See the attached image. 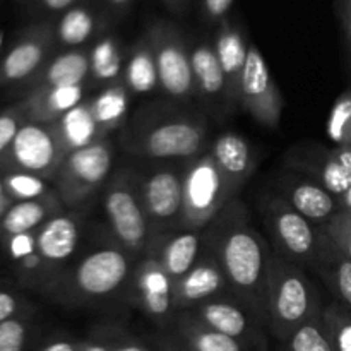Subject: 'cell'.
<instances>
[{
    "label": "cell",
    "mask_w": 351,
    "mask_h": 351,
    "mask_svg": "<svg viewBox=\"0 0 351 351\" xmlns=\"http://www.w3.org/2000/svg\"><path fill=\"white\" fill-rule=\"evenodd\" d=\"M204 247L215 254L232 295L266 328V295L273 249L233 199L204 228ZM267 331V329H266Z\"/></svg>",
    "instance_id": "6da1fadb"
},
{
    "label": "cell",
    "mask_w": 351,
    "mask_h": 351,
    "mask_svg": "<svg viewBox=\"0 0 351 351\" xmlns=\"http://www.w3.org/2000/svg\"><path fill=\"white\" fill-rule=\"evenodd\" d=\"M122 143L136 156L180 163L206 153L211 144L204 117L170 103L143 106L125 122Z\"/></svg>",
    "instance_id": "7a4b0ae2"
},
{
    "label": "cell",
    "mask_w": 351,
    "mask_h": 351,
    "mask_svg": "<svg viewBox=\"0 0 351 351\" xmlns=\"http://www.w3.org/2000/svg\"><path fill=\"white\" fill-rule=\"evenodd\" d=\"M137 261L119 243L98 247L71 267H64L45 285L40 295L64 307H86L106 302L125 291Z\"/></svg>",
    "instance_id": "3957f363"
},
{
    "label": "cell",
    "mask_w": 351,
    "mask_h": 351,
    "mask_svg": "<svg viewBox=\"0 0 351 351\" xmlns=\"http://www.w3.org/2000/svg\"><path fill=\"white\" fill-rule=\"evenodd\" d=\"M324 311L304 267L273 254L266 295V329L283 343L293 331Z\"/></svg>",
    "instance_id": "277c9868"
},
{
    "label": "cell",
    "mask_w": 351,
    "mask_h": 351,
    "mask_svg": "<svg viewBox=\"0 0 351 351\" xmlns=\"http://www.w3.org/2000/svg\"><path fill=\"white\" fill-rule=\"evenodd\" d=\"M103 209L115 243L137 259L147 256L154 235L141 201L137 171L122 168L110 177L103 189Z\"/></svg>",
    "instance_id": "5b68a950"
},
{
    "label": "cell",
    "mask_w": 351,
    "mask_h": 351,
    "mask_svg": "<svg viewBox=\"0 0 351 351\" xmlns=\"http://www.w3.org/2000/svg\"><path fill=\"white\" fill-rule=\"evenodd\" d=\"M113 156V144L106 137L64 158L51 185L67 211L84 209L106 187L112 177Z\"/></svg>",
    "instance_id": "8992f818"
},
{
    "label": "cell",
    "mask_w": 351,
    "mask_h": 351,
    "mask_svg": "<svg viewBox=\"0 0 351 351\" xmlns=\"http://www.w3.org/2000/svg\"><path fill=\"white\" fill-rule=\"evenodd\" d=\"M239 192L230 185L209 151L184 161L180 228L204 230Z\"/></svg>",
    "instance_id": "52a82bcc"
},
{
    "label": "cell",
    "mask_w": 351,
    "mask_h": 351,
    "mask_svg": "<svg viewBox=\"0 0 351 351\" xmlns=\"http://www.w3.org/2000/svg\"><path fill=\"white\" fill-rule=\"evenodd\" d=\"M146 34L153 45L161 91L173 101L189 103L195 98V84L191 48L184 33L171 21L154 19L146 27Z\"/></svg>",
    "instance_id": "ba28073f"
},
{
    "label": "cell",
    "mask_w": 351,
    "mask_h": 351,
    "mask_svg": "<svg viewBox=\"0 0 351 351\" xmlns=\"http://www.w3.org/2000/svg\"><path fill=\"white\" fill-rule=\"evenodd\" d=\"M261 209L274 252L300 267H311L321 237L319 226L295 211L280 194L266 195Z\"/></svg>",
    "instance_id": "9c48e42d"
},
{
    "label": "cell",
    "mask_w": 351,
    "mask_h": 351,
    "mask_svg": "<svg viewBox=\"0 0 351 351\" xmlns=\"http://www.w3.org/2000/svg\"><path fill=\"white\" fill-rule=\"evenodd\" d=\"M67 151L58 139L53 123H40L26 120L21 125L5 160L0 165L2 171H24L36 175L47 182H53Z\"/></svg>",
    "instance_id": "30bf717a"
},
{
    "label": "cell",
    "mask_w": 351,
    "mask_h": 351,
    "mask_svg": "<svg viewBox=\"0 0 351 351\" xmlns=\"http://www.w3.org/2000/svg\"><path fill=\"white\" fill-rule=\"evenodd\" d=\"M158 165L146 173H139V194L149 219L154 240L180 228L184 208V161L175 167Z\"/></svg>",
    "instance_id": "8fae6325"
},
{
    "label": "cell",
    "mask_w": 351,
    "mask_h": 351,
    "mask_svg": "<svg viewBox=\"0 0 351 351\" xmlns=\"http://www.w3.org/2000/svg\"><path fill=\"white\" fill-rule=\"evenodd\" d=\"M125 297L161 331H167L173 324L177 315L173 305V281L151 254L137 261L125 287Z\"/></svg>",
    "instance_id": "7c38bea8"
},
{
    "label": "cell",
    "mask_w": 351,
    "mask_h": 351,
    "mask_svg": "<svg viewBox=\"0 0 351 351\" xmlns=\"http://www.w3.org/2000/svg\"><path fill=\"white\" fill-rule=\"evenodd\" d=\"M53 21H40L21 31L0 58V86H24L57 53Z\"/></svg>",
    "instance_id": "4fadbf2b"
},
{
    "label": "cell",
    "mask_w": 351,
    "mask_h": 351,
    "mask_svg": "<svg viewBox=\"0 0 351 351\" xmlns=\"http://www.w3.org/2000/svg\"><path fill=\"white\" fill-rule=\"evenodd\" d=\"M239 106L245 110L257 123L278 129L283 113V96L259 48L250 41L240 81Z\"/></svg>",
    "instance_id": "5bb4252c"
},
{
    "label": "cell",
    "mask_w": 351,
    "mask_h": 351,
    "mask_svg": "<svg viewBox=\"0 0 351 351\" xmlns=\"http://www.w3.org/2000/svg\"><path fill=\"white\" fill-rule=\"evenodd\" d=\"M191 312L209 328L235 339L247 351L267 350L266 328L233 295L206 302L191 308Z\"/></svg>",
    "instance_id": "9a60e30c"
},
{
    "label": "cell",
    "mask_w": 351,
    "mask_h": 351,
    "mask_svg": "<svg viewBox=\"0 0 351 351\" xmlns=\"http://www.w3.org/2000/svg\"><path fill=\"white\" fill-rule=\"evenodd\" d=\"M232 295L225 273L211 250L204 247L195 266L184 278L173 283L175 312L191 311L215 298Z\"/></svg>",
    "instance_id": "2e32d148"
},
{
    "label": "cell",
    "mask_w": 351,
    "mask_h": 351,
    "mask_svg": "<svg viewBox=\"0 0 351 351\" xmlns=\"http://www.w3.org/2000/svg\"><path fill=\"white\" fill-rule=\"evenodd\" d=\"M84 216V209H65L36 230V252L53 278L67 267V263L74 256L82 235Z\"/></svg>",
    "instance_id": "e0dca14e"
},
{
    "label": "cell",
    "mask_w": 351,
    "mask_h": 351,
    "mask_svg": "<svg viewBox=\"0 0 351 351\" xmlns=\"http://www.w3.org/2000/svg\"><path fill=\"white\" fill-rule=\"evenodd\" d=\"M285 165L293 173L311 178L312 182L331 192L336 199L351 187V173L341 167L335 151L322 144L295 146L285 156Z\"/></svg>",
    "instance_id": "ac0fdd59"
},
{
    "label": "cell",
    "mask_w": 351,
    "mask_h": 351,
    "mask_svg": "<svg viewBox=\"0 0 351 351\" xmlns=\"http://www.w3.org/2000/svg\"><path fill=\"white\" fill-rule=\"evenodd\" d=\"M53 24L57 48L74 50L95 43L98 38L108 33L110 24L113 23L98 0H84L60 14Z\"/></svg>",
    "instance_id": "d6986e66"
},
{
    "label": "cell",
    "mask_w": 351,
    "mask_h": 351,
    "mask_svg": "<svg viewBox=\"0 0 351 351\" xmlns=\"http://www.w3.org/2000/svg\"><path fill=\"white\" fill-rule=\"evenodd\" d=\"M249 45L250 41L245 40L242 27L232 17L228 16L218 24L213 47H215L223 77H225L226 101H228L230 110L239 106L240 81H242L247 53H249Z\"/></svg>",
    "instance_id": "ffe728a7"
},
{
    "label": "cell",
    "mask_w": 351,
    "mask_h": 351,
    "mask_svg": "<svg viewBox=\"0 0 351 351\" xmlns=\"http://www.w3.org/2000/svg\"><path fill=\"white\" fill-rule=\"evenodd\" d=\"M204 250V230L177 228L158 237L149 252L158 259L173 283L184 278Z\"/></svg>",
    "instance_id": "44dd1931"
},
{
    "label": "cell",
    "mask_w": 351,
    "mask_h": 351,
    "mask_svg": "<svg viewBox=\"0 0 351 351\" xmlns=\"http://www.w3.org/2000/svg\"><path fill=\"white\" fill-rule=\"evenodd\" d=\"M280 191L281 197L315 226L326 225L336 213H339L338 199L331 192L298 173L281 178Z\"/></svg>",
    "instance_id": "7402d4cb"
},
{
    "label": "cell",
    "mask_w": 351,
    "mask_h": 351,
    "mask_svg": "<svg viewBox=\"0 0 351 351\" xmlns=\"http://www.w3.org/2000/svg\"><path fill=\"white\" fill-rule=\"evenodd\" d=\"M208 151L230 185L240 192L257 167V156L249 141L240 134L225 132L209 144Z\"/></svg>",
    "instance_id": "603a6c76"
},
{
    "label": "cell",
    "mask_w": 351,
    "mask_h": 351,
    "mask_svg": "<svg viewBox=\"0 0 351 351\" xmlns=\"http://www.w3.org/2000/svg\"><path fill=\"white\" fill-rule=\"evenodd\" d=\"M88 84L51 86L27 91L21 99L27 120L40 123H55L67 112L86 99Z\"/></svg>",
    "instance_id": "cb8c5ba5"
},
{
    "label": "cell",
    "mask_w": 351,
    "mask_h": 351,
    "mask_svg": "<svg viewBox=\"0 0 351 351\" xmlns=\"http://www.w3.org/2000/svg\"><path fill=\"white\" fill-rule=\"evenodd\" d=\"M311 267L328 287L336 302L351 311V259L322 232Z\"/></svg>",
    "instance_id": "d4e9b609"
},
{
    "label": "cell",
    "mask_w": 351,
    "mask_h": 351,
    "mask_svg": "<svg viewBox=\"0 0 351 351\" xmlns=\"http://www.w3.org/2000/svg\"><path fill=\"white\" fill-rule=\"evenodd\" d=\"M75 84H89V47L57 51L23 88L27 93L38 88Z\"/></svg>",
    "instance_id": "484cf974"
},
{
    "label": "cell",
    "mask_w": 351,
    "mask_h": 351,
    "mask_svg": "<svg viewBox=\"0 0 351 351\" xmlns=\"http://www.w3.org/2000/svg\"><path fill=\"white\" fill-rule=\"evenodd\" d=\"M189 48H191L195 96L204 99L209 105H218L223 106V110H230L228 101H226L225 77H223L213 43L208 40H197Z\"/></svg>",
    "instance_id": "4316f807"
},
{
    "label": "cell",
    "mask_w": 351,
    "mask_h": 351,
    "mask_svg": "<svg viewBox=\"0 0 351 351\" xmlns=\"http://www.w3.org/2000/svg\"><path fill=\"white\" fill-rule=\"evenodd\" d=\"M163 335L187 351H247L235 339L204 324L191 311L175 315L173 324Z\"/></svg>",
    "instance_id": "83f0119b"
},
{
    "label": "cell",
    "mask_w": 351,
    "mask_h": 351,
    "mask_svg": "<svg viewBox=\"0 0 351 351\" xmlns=\"http://www.w3.org/2000/svg\"><path fill=\"white\" fill-rule=\"evenodd\" d=\"M64 204L58 199L57 192H51L47 197L34 201L14 202L0 218V242L21 233L36 232L48 219L64 213Z\"/></svg>",
    "instance_id": "f1b7e54d"
},
{
    "label": "cell",
    "mask_w": 351,
    "mask_h": 351,
    "mask_svg": "<svg viewBox=\"0 0 351 351\" xmlns=\"http://www.w3.org/2000/svg\"><path fill=\"white\" fill-rule=\"evenodd\" d=\"M57 129L64 149L69 153L75 149H82L98 141L106 139L101 127L96 122V117L91 108V99L86 98L77 106L65 113L60 120L53 123Z\"/></svg>",
    "instance_id": "f546056e"
},
{
    "label": "cell",
    "mask_w": 351,
    "mask_h": 351,
    "mask_svg": "<svg viewBox=\"0 0 351 351\" xmlns=\"http://www.w3.org/2000/svg\"><path fill=\"white\" fill-rule=\"evenodd\" d=\"M123 84L132 96L146 95V93L154 91L160 86L153 45H151L146 31L127 50Z\"/></svg>",
    "instance_id": "4dcf8cb0"
},
{
    "label": "cell",
    "mask_w": 351,
    "mask_h": 351,
    "mask_svg": "<svg viewBox=\"0 0 351 351\" xmlns=\"http://www.w3.org/2000/svg\"><path fill=\"white\" fill-rule=\"evenodd\" d=\"M127 51L113 34H103L89 45V82L103 88L123 81Z\"/></svg>",
    "instance_id": "1f68e13d"
},
{
    "label": "cell",
    "mask_w": 351,
    "mask_h": 351,
    "mask_svg": "<svg viewBox=\"0 0 351 351\" xmlns=\"http://www.w3.org/2000/svg\"><path fill=\"white\" fill-rule=\"evenodd\" d=\"M129 89L125 84L117 82V84L105 86L98 95L91 96V108L96 117V122L101 127L103 134L106 137L113 132V130L120 129L125 125L127 122V110H129V99H130Z\"/></svg>",
    "instance_id": "d6a6232c"
},
{
    "label": "cell",
    "mask_w": 351,
    "mask_h": 351,
    "mask_svg": "<svg viewBox=\"0 0 351 351\" xmlns=\"http://www.w3.org/2000/svg\"><path fill=\"white\" fill-rule=\"evenodd\" d=\"M2 178L5 194L12 202L34 201L47 197L55 191L53 185H50V182L45 178L24 171H2Z\"/></svg>",
    "instance_id": "836d02e7"
},
{
    "label": "cell",
    "mask_w": 351,
    "mask_h": 351,
    "mask_svg": "<svg viewBox=\"0 0 351 351\" xmlns=\"http://www.w3.org/2000/svg\"><path fill=\"white\" fill-rule=\"evenodd\" d=\"M281 345L285 351H335L322 322V314L300 326Z\"/></svg>",
    "instance_id": "e575fe53"
},
{
    "label": "cell",
    "mask_w": 351,
    "mask_h": 351,
    "mask_svg": "<svg viewBox=\"0 0 351 351\" xmlns=\"http://www.w3.org/2000/svg\"><path fill=\"white\" fill-rule=\"evenodd\" d=\"M322 322L335 351H351V311L332 302L322 311Z\"/></svg>",
    "instance_id": "d590c367"
},
{
    "label": "cell",
    "mask_w": 351,
    "mask_h": 351,
    "mask_svg": "<svg viewBox=\"0 0 351 351\" xmlns=\"http://www.w3.org/2000/svg\"><path fill=\"white\" fill-rule=\"evenodd\" d=\"M326 132L335 146L351 143V89H346L332 105L326 123Z\"/></svg>",
    "instance_id": "8d00e7d4"
},
{
    "label": "cell",
    "mask_w": 351,
    "mask_h": 351,
    "mask_svg": "<svg viewBox=\"0 0 351 351\" xmlns=\"http://www.w3.org/2000/svg\"><path fill=\"white\" fill-rule=\"evenodd\" d=\"M12 269L21 287L29 288L38 293L43 290L45 285L53 280V274L50 273V269L38 252L29 254V256L12 263Z\"/></svg>",
    "instance_id": "74e56055"
},
{
    "label": "cell",
    "mask_w": 351,
    "mask_h": 351,
    "mask_svg": "<svg viewBox=\"0 0 351 351\" xmlns=\"http://www.w3.org/2000/svg\"><path fill=\"white\" fill-rule=\"evenodd\" d=\"M33 332L31 314L9 319L0 324V351H24Z\"/></svg>",
    "instance_id": "f35d334b"
},
{
    "label": "cell",
    "mask_w": 351,
    "mask_h": 351,
    "mask_svg": "<svg viewBox=\"0 0 351 351\" xmlns=\"http://www.w3.org/2000/svg\"><path fill=\"white\" fill-rule=\"evenodd\" d=\"M26 120V113H24L21 101H17L12 106H7L5 110L0 112V165L5 160L7 153H9L21 125Z\"/></svg>",
    "instance_id": "ab89813d"
},
{
    "label": "cell",
    "mask_w": 351,
    "mask_h": 351,
    "mask_svg": "<svg viewBox=\"0 0 351 351\" xmlns=\"http://www.w3.org/2000/svg\"><path fill=\"white\" fill-rule=\"evenodd\" d=\"M322 233L351 259V213L339 211L326 225L319 226Z\"/></svg>",
    "instance_id": "60d3db41"
},
{
    "label": "cell",
    "mask_w": 351,
    "mask_h": 351,
    "mask_svg": "<svg viewBox=\"0 0 351 351\" xmlns=\"http://www.w3.org/2000/svg\"><path fill=\"white\" fill-rule=\"evenodd\" d=\"M27 314H31V305L26 298L17 295L16 291L0 288V324L9 319Z\"/></svg>",
    "instance_id": "b9f144b4"
},
{
    "label": "cell",
    "mask_w": 351,
    "mask_h": 351,
    "mask_svg": "<svg viewBox=\"0 0 351 351\" xmlns=\"http://www.w3.org/2000/svg\"><path fill=\"white\" fill-rule=\"evenodd\" d=\"M0 243H2L7 257H9L12 263H16V261L23 259V257L36 252V232L21 233V235L9 237V239H5Z\"/></svg>",
    "instance_id": "7bdbcfd3"
},
{
    "label": "cell",
    "mask_w": 351,
    "mask_h": 351,
    "mask_svg": "<svg viewBox=\"0 0 351 351\" xmlns=\"http://www.w3.org/2000/svg\"><path fill=\"white\" fill-rule=\"evenodd\" d=\"M197 2L202 19L208 24L218 26L223 19L228 17V12L235 0H197Z\"/></svg>",
    "instance_id": "ee69618b"
},
{
    "label": "cell",
    "mask_w": 351,
    "mask_h": 351,
    "mask_svg": "<svg viewBox=\"0 0 351 351\" xmlns=\"http://www.w3.org/2000/svg\"><path fill=\"white\" fill-rule=\"evenodd\" d=\"M81 351H115L112 329H96L88 338L82 339Z\"/></svg>",
    "instance_id": "f6af8a7d"
},
{
    "label": "cell",
    "mask_w": 351,
    "mask_h": 351,
    "mask_svg": "<svg viewBox=\"0 0 351 351\" xmlns=\"http://www.w3.org/2000/svg\"><path fill=\"white\" fill-rule=\"evenodd\" d=\"M84 0H33V10L38 16H55V14H64L71 7Z\"/></svg>",
    "instance_id": "bcb514c9"
},
{
    "label": "cell",
    "mask_w": 351,
    "mask_h": 351,
    "mask_svg": "<svg viewBox=\"0 0 351 351\" xmlns=\"http://www.w3.org/2000/svg\"><path fill=\"white\" fill-rule=\"evenodd\" d=\"M82 339L69 338V336H53L47 339L36 351H81Z\"/></svg>",
    "instance_id": "7dc6e473"
},
{
    "label": "cell",
    "mask_w": 351,
    "mask_h": 351,
    "mask_svg": "<svg viewBox=\"0 0 351 351\" xmlns=\"http://www.w3.org/2000/svg\"><path fill=\"white\" fill-rule=\"evenodd\" d=\"M98 2L101 3L103 10L108 14L110 21L119 23V21H122L129 14L134 0H98Z\"/></svg>",
    "instance_id": "c3c4849f"
},
{
    "label": "cell",
    "mask_w": 351,
    "mask_h": 351,
    "mask_svg": "<svg viewBox=\"0 0 351 351\" xmlns=\"http://www.w3.org/2000/svg\"><path fill=\"white\" fill-rule=\"evenodd\" d=\"M336 12H338L339 21H341L346 40L351 45V0H336Z\"/></svg>",
    "instance_id": "681fc988"
},
{
    "label": "cell",
    "mask_w": 351,
    "mask_h": 351,
    "mask_svg": "<svg viewBox=\"0 0 351 351\" xmlns=\"http://www.w3.org/2000/svg\"><path fill=\"white\" fill-rule=\"evenodd\" d=\"M332 151H335V156L338 158L341 167L351 173V143L345 144V146H335Z\"/></svg>",
    "instance_id": "f907efd6"
},
{
    "label": "cell",
    "mask_w": 351,
    "mask_h": 351,
    "mask_svg": "<svg viewBox=\"0 0 351 351\" xmlns=\"http://www.w3.org/2000/svg\"><path fill=\"white\" fill-rule=\"evenodd\" d=\"M165 7H167L170 12L178 14V16H184L187 12L189 5H191V0H160Z\"/></svg>",
    "instance_id": "816d5d0a"
},
{
    "label": "cell",
    "mask_w": 351,
    "mask_h": 351,
    "mask_svg": "<svg viewBox=\"0 0 351 351\" xmlns=\"http://www.w3.org/2000/svg\"><path fill=\"white\" fill-rule=\"evenodd\" d=\"M156 346L161 351H187L185 348H182L180 345H177V343L173 341V339L168 338L167 335H161L160 338L156 339Z\"/></svg>",
    "instance_id": "f5cc1de1"
},
{
    "label": "cell",
    "mask_w": 351,
    "mask_h": 351,
    "mask_svg": "<svg viewBox=\"0 0 351 351\" xmlns=\"http://www.w3.org/2000/svg\"><path fill=\"white\" fill-rule=\"evenodd\" d=\"M338 204H339V211H350L351 213V187L345 192V194L339 195Z\"/></svg>",
    "instance_id": "db71d44e"
},
{
    "label": "cell",
    "mask_w": 351,
    "mask_h": 351,
    "mask_svg": "<svg viewBox=\"0 0 351 351\" xmlns=\"http://www.w3.org/2000/svg\"><path fill=\"white\" fill-rule=\"evenodd\" d=\"M14 204L12 201L9 199V195L5 194V187H3V178L2 173H0V206H10Z\"/></svg>",
    "instance_id": "11a10c76"
},
{
    "label": "cell",
    "mask_w": 351,
    "mask_h": 351,
    "mask_svg": "<svg viewBox=\"0 0 351 351\" xmlns=\"http://www.w3.org/2000/svg\"><path fill=\"white\" fill-rule=\"evenodd\" d=\"M10 206H12V204H10ZM7 209H9V206H0V218H2V215L7 211Z\"/></svg>",
    "instance_id": "9f6ffc18"
}]
</instances>
